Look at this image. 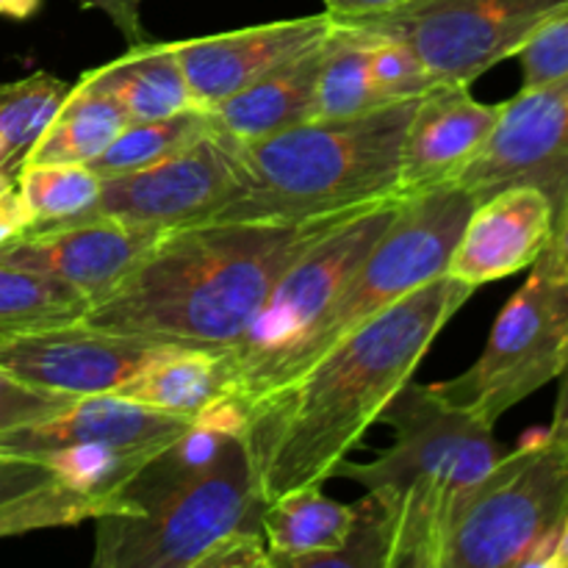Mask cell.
Here are the masks:
<instances>
[{"label": "cell", "mask_w": 568, "mask_h": 568, "mask_svg": "<svg viewBox=\"0 0 568 568\" xmlns=\"http://www.w3.org/2000/svg\"><path fill=\"white\" fill-rule=\"evenodd\" d=\"M471 294L455 277H436L244 405L239 436L264 505L336 475Z\"/></svg>", "instance_id": "1"}, {"label": "cell", "mask_w": 568, "mask_h": 568, "mask_svg": "<svg viewBox=\"0 0 568 568\" xmlns=\"http://www.w3.org/2000/svg\"><path fill=\"white\" fill-rule=\"evenodd\" d=\"M336 220L200 222L164 231L120 286L78 320L159 347L231 349L283 270Z\"/></svg>", "instance_id": "2"}, {"label": "cell", "mask_w": 568, "mask_h": 568, "mask_svg": "<svg viewBox=\"0 0 568 568\" xmlns=\"http://www.w3.org/2000/svg\"><path fill=\"white\" fill-rule=\"evenodd\" d=\"M94 519L98 568H266L264 499L239 430L197 419Z\"/></svg>", "instance_id": "3"}, {"label": "cell", "mask_w": 568, "mask_h": 568, "mask_svg": "<svg viewBox=\"0 0 568 568\" xmlns=\"http://www.w3.org/2000/svg\"><path fill=\"white\" fill-rule=\"evenodd\" d=\"M397 438L369 464L342 460L336 475L366 488L386 541V568H438L460 503L508 449L494 425L408 381L381 414Z\"/></svg>", "instance_id": "4"}, {"label": "cell", "mask_w": 568, "mask_h": 568, "mask_svg": "<svg viewBox=\"0 0 568 568\" xmlns=\"http://www.w3.org/2000/svg\"><path fill=\"white\" fill-rule=\"evenodd\" d=\"M416 100L244 142L231 136L236 186L211 222H311L399 197V150Z\"/></svg>", "instance_id": "5"}, {"label": "cell", "mask_w": 568, "mask_h": 568, "mask_svg": "<svg viewBox=\"0 0 568 568\" xmlns=\"http://www.w3.org/2000/svg\"><path fill=\"white\" fill-rule=\"evenodd\" d=\"M568 516V449L527 433L460 503L438 568H549Z\"/></svg>", "instance_id": "6"}, {"label": "cell", "mask_w": 568, "mask_h": 568, "mask_svg": "<svg viewBox=\"0 0 568 568\" xmlns=\"http://www.w3.org/2000/svg\"><path fill=\"white\" fill-rule=\"evenodd\" d=\"M399 200H383L342 216L283 270L244 336L227 349L233 403L239 408L283 381L288 361L325 320L361 261L392 225Z\"/></svg>", "instance_id": "7"}, {"label": "cell", "mask_w": 568, "mask_h": 568, "mask_svg": "<svg viewBox=\"0 0 568 568\" xmlns=\"http://www.w3.org/2000/svg\"><path fill=\"white\" fill-rule=\"evenodd\" d=\"M475 205L477 200L458 183H442L399 200L392 225L361 261L325 320L288 361L281 383L292 381L305 366L322 358L361 325L392 308L405 294L447 275L453 250Z\"/></svg>", "instance_id": "8"}, {"label": "cell", "mask_w": 568, "mask_h": 568, "mask_svg": "<svg viewBox=\"0 0 568 568\" xmlns=\"http://www.w3.org/2000/svg\"><path fill=\"white\" fill-rule=\"evenodd\" d=\"M197 419L116 394L75 397L64 410L0 436V455L50 466L87 491L114 494Z\"/></svg>", "instance_id": "9"}, {"label": "cell", "mask_w": 568, "mask_h": 568, "mask_svg": "<svg viewBox=\"0 0 568 568\" xmlns=\"http://www.w3.org/2000/svg\"><path fill=\"white\" fill-rule=\"evenodd\" d=\"M568 0H405L361 17H333L408 44L436 83H466L519 53Z\"/></svg>", "instance_id": "10"}, {"label": "cell", "mask_w": 568, "mask_h": 568, "mask_svg": "<svg viewBox=\"0 0 568 568\" xmlns=\"http://www.w3.org/2000/svg\"><path fill=\"white\" fill-rule=\"evenodd\" d=\"M568 347V286L532 270L505 303L480 358L458 377L433 383L438 397L497 425L514 405L560 375Z\"/></svg>", "instance_id": "11"}, {"label": "cell", "mask_w": 568, "mask_h": 568, "mask_svg": "<svg viewBox=\"0 0 568 568\" xmlns=\"http://www.w3.org/2000/svg\"><path fill=\"white\" fill-rule=\"evenodd\" d=\"M233 142L214 128L155 164L100 178L94 203L72 220H114L153 231H175L214 220L233 194Z\"/></svg>", "instance_id": "12"}, {"label": "cell", "mask_w": 568, "mask_h": 568, "mask_svg": "<svg viewBox=\"0 0 568 568\" xmlns=\"http://www.w3.org/2000/svg\"><path fill=\"white\" fill-rule=\"evenodd\" d=\"M453 183L480 200L510 186H532L552 203L555 222L568 209V78L521 89L503 103L480 153Z\"/></svg>", "instance_id": "13"}, {"label": "cell", "mask_w": 568, "mask_h": 568, "mask_svg": "<svg viewBox=\"0 0 568 568\" xmlns=\"http://www.w3.org/2000/svg\"><path fill=\"white\" fill-rule=\"evenodd\" d=\"M161 349L81 320L50 322L0 333V372L70 397L120 394Z\"/></svg>", "instance_id": "14"}, {"label": "cell", "mask_w": 568, "mask_h": 568, "mask_svg": "<svg viewBox=\"0 0 568 568\" xmlns=\"http://www.w3.org/2000/svg\"><path fill=\"white\" fill-rule=\"evenodd\" d=\"M164 231L114 220H70L33 225L0 247V264L48 275L94 300L120 286Z\"/></svg>", "instance_id": "15"}, {"label": "cell", "mask_w": 568, "mask_h": 568, "mask_svg": "<svg viewBox=\"0 0 568 568\" xmlns=\"http://www.w3.org/2000/svg\"><path fill=\"white\" fill-rule=\"evenodd\" d=\"M331 26L333 17L322 11L211 37L175 39V53L194 103L209 111L283 61L320 44Z\"/></svg>", "instance_id": "16"}, {"label": "cell", "mask_w": 568, "mask_h": 568, "mask_svg": "<svg viewBox=\"0 0 568 568\" xmlns=\"http://www.w3.org/2000/svg\"><path fill=\"white\" fill-rule=\"evenodd\" d=\"M503 103H480L466 83H436L416 100L399 150V197L453 183L480 153Z\"/></svg>", "instance_id": "17"}, {"label": "cell", "mask_w": 568, "mask_h": 568, "mask_svg": "<svg viewBox=\"0 0 568 568\" xmlns=\"http://www.w3.org/2000/svg\"><path fill=\"white\" fill-rule=\"evenodd\" d=\"M555 233V211L544 192L510 186L480 200L453 250L447 275L477 288L516 275L538 261Z\"/></svg>", "instance_id": "18"}, {"label": "cell", "mask_w": 568, "mask_h": 568, "mask_svg": "<svg viewBox=\"0 0 568 568\" xmlns=\"http://www.w3.org/2000/svg\"><path fill=\"white\" fill-rule=\"evenodd\" d=\"M322 53L325 39L209 109L216 131L244 142L316 120Z\"/></svg>", "instance_id": "19"}, {"label": "cell", "mask_w": 568, "mask_h": 568, "mask_svg": "<svg viewBox=\"0 0 568 568\" xmlns=\"http://www.w3.org/2000/svg\"><path fill=\"white\" fill-rule=\"evenodd\" d=\"M355 519L358 505L336 503L322 486L300 488L264 505L266 568H322L331 555L344 549Z\"/></svg>", "instance_id": "20"}, {"label": "cell", "mask_w": 568, "mask_h": 568, "mask_svg": "<svg viewBox=\"0 0 568 568\" xmlns=\"http://www.w3.org/2000/svg\"><path fill=\"white\" fill-rule=\"evenodd\" d=\"M116 397L203 419L216 405L233 403L231 355L227 349L164 347Z\"/></svg>", "instance_id": "21"}, {"label": "cell", "mask_w": 568, "mask_h": 568, "mask_svg": "<svg viewBox=\"0 0 568 568\" xmlns=\"http://www.w3.org/2000/svg\"><path fill=\"white\" fill-rule=\"evenodd\" d=\"M81 81L114 98L131 122L161 120L186 109H200L189 92L175 42L144 39L109 64L81 72Z\"/></svg>", "instance_id": "22"}, {"label": "cell", "mask_w": 568, "mask_h": 568, "mask_svg": "<svg viewBox=\"0 0 568 568\" xmlns=\"http://www.w3.org/2000/svg\"><path fill=\"white\" fill-rule=\"evenodd\" d=\"M128 122L114 98L78 78L26 164H89L120 136Z\"/></svg>", "instance_id": "23"}, {"label": "cell", "mask_w": 568, "mask_h": 568, "mask_svg": "<svg viewBox=\"0 0 568 568\" xmlns=\"http://www.w3.org/2000/svg\"><path fill=\"white\" fill-rule=\"evenodd\" d=\"M381 105L388 103H383L372 81L369 39L349 22L333 20L316 83V120H344Z\"/></svg>", "instance_id": "24"}, {"label": "cell", "mask_w": 568, "mask_h": 568, "mask_svg": "<svg viewBox=\"0 0 568 568\" xmlns=\"http://www.w3.org/2000/svg\"><path fill=\"white\" fill-rule=\"evenodd\" d=\"M116 510H125V503L116 494H94L53 477L44 486L0 503V538L53 530V527H75Z\"/></svg>", "instance_id": "25"}, {"label": "cell", "mask_w": 568, "mask_h": 568, "mask_svg": "<svg viewBox=\"0 0 568 568\" xmlns=\"http://www.w3.org/2000/svg\"><path fill=\"white\" fill-rule=\"evenodd\" d=\"M211 131H214V120L205 109H186L181 114L161 116V120L128 122L120 136L87 166L100 178L142 170V166L155 164V161L189 148Z\"/></svg>", "instance_id": "26"}, {"label": "cell", "mask_w": 568, "mask_h": 568, "mask_svg": "<svg viewBox=\"0 0 568 568\" xmlns=\"http://www.w3.org/2000/svg\"><path fill=\"white\" fill-rule=\"evenodd\" d=\"M70 89L72 83L42 70L20 81H0V148L14 172L26 164L28 153L53 122Z\"/></svg>", "instance_id": "27"}, {"label": "cell", "mask_w": 568, "mask_h": 568, "mask_svg": "<svg viewBox=\"0 0 568 568\" xmlns=\"http://www.w3.org/2000/svg\"><path fill=\"white\" fill-rule=\"evenodd\" d=\"M87 305V297L67 283L0 264V333L78 320Z\"/></svg>", "instance_id": "28"}, {"label": "cell", "mask_w": 568, "mask_h": 568, "mask_svg": "<svg viewBox=\"0 0 568 568\" xmlns=\"http://www.w3.org/2000/svg\"><path fill=\"white\" fill-rule=\"evenodd\" d=\"M14 183L31 227L72 220L100 194V175L87 164H22Z\"/></svg>", "instance_id": "29"}, {"label": "cell", "mask_w": 568, "mask_h": 568, "mask_svg": "<svg viewBox=\"0 0 568 568\" xmlns=\"http://www.w3.org/2000/svg\"><path fill=\"white\" fill-rule=\"evenodd\" d=\"M366 39H369L372 81L383 103L416 100L436 87V78L408 44L399 39L375 37V33H366Z\"/></svg>", "instance_id": "30"}, {"label": "cell", "mask_w": 568, "mask_h": 568, "mask_svg": "<svg viewBox=\"0 0 568 568\" xmlns=\"http://www.w3.org/2000/svg\"><path fill=\"white\" fill-rule=\"evenodd\" d=\"M516 55L525 75L521 89H536L568 78V11L544 22Z\"/></svg>", "instance_id": "31"}, {"label": "cell", "mask_w": 568, "mask_h": 568, "mask_svg": "<svg viewBox=\"0 0 568 568\" xmlns=\"http://www.w3.org/2000/svg\"><path fill=\"white\" fill-rule=\"evenodd\" d=\"M75 397L37 388L0 372V436L33 425L64 410Z\"/></svg>", "instance_id": "32"}, {"label": "cell", "mask_w": 568, "mask_h": 568, "mask_svg": "<svg viewBox=\"0 0 568 568\" xmlns=\"http://www.w3.org/2000/svg\"><path fill=\"white\" fill-rule=\"evenodd\" d=\"M55 475L50 466L39 464L31 458H11V455H0V503L11 497H20V494L31 491V488L44 486Z\"/></svg>", "instance_id": "33"}, {"label": "cell", "mask_w": 568, "mask_h": 568, "mask_svg": "<svg viewBox=\"0 0 568 568\" xmlns=\"http://www.w3.org/2000/svg\"><path fill=\"white\" fill-rule=\"evenodd\" d=\"M87 9L103 11L111 20V26L122 33L131 44L144 42L142 28V6L144 0H78Z\"/></svg>", "instance_id": "34"}, {"label": "cell", "mask_w": 568, "mask_h": 568, "mask_svg": "<svg viewBox=\"0 0 568 568\" xmlns=\"http://www.w3.org/2000/svg\"><path fill=\"white\" fill-rule=\"evenodd\" d=\"M28 227H31V216H28L20 192H17V183H0V247Z\"/></svg>", "instance_id": "35"}, {"label": "cell", "mask_w": 568, "mask_h": 568, "mask_svg": "<svg viewBox=\"0 0 568 568\" xmlns=\"http://www.w3.org/2000/svg\"><path fill=\"white\" fill-rule=\"evenodd\" d=\"M532 270L547 272L555 281L566 283L568 286V209L564 211L558 222H555V233L549 239L547 250L538 255V261L532 264Z\"/></svg>", "instance_id": "36"}, {"label": "cell", "mask_w": 568, "mask_h": 568, "mask_svg": "<svg viewBox=\"0 0 568 568\" xmlns=\"http://www.w3.org/2000/svg\"><path fill=\"white\" fill-rule=\"evenodd\" d=\"M555 381L560 383L558 403H555V419H552V425L547 427V433L555 438V442L564 444V447L568 449V347H566L564 366H560V375L555 377Z\"/></svg>", "instance_id": "37"}, {"label": "cell", "mask_w": 568, "mask_h": 568, "mask_svg": "<svg viewBox=\"0 0 568 568\" xmlns=\"http://www.w3.org/2000/svg\"><path fill=\"white\" fill-rule=\"evenodd\" d=\"M331 17H361L375 14V11L392 9V6L405 3V0H322Z\"/></svg>", "instance_id": "38"}, {"label": "cell", "mask_w": 568, "mask_h": 568, "mask_svg": "<svg viewBox=\"0 0 568 568\" xmlns=\"http://www.w3.org/2000/svg\"><path fill=\"white\" fill-rule=\"evenodd\" d=\"M42 0H0V17L6 20H31Z\"/></svg>", "instance_id": "39"}, {"label": "cell", "mask_w": 568, "mask_h": 568, "mask_svg": "<svg viewBox=\"0 0 568 568\" xmlns=\"http://www.w3.org/2000/svg\"><path fill=\"white\" fill-rule=\"evenodd\" d=\"M549 568H568V516L564 521V530H560L558 547H555L552 560H549Z\"/></svg>", "instance_id": "40"}, {"label": "cell", "mask_w": 568, "mask_h": 568, "mask_svg": "<svg viewBox=\"0 0 568 568\" xmlns=\"http://www.w3.org/2000/svg\"><path fill=\"white\" fill-rule=\"evenodd\" d=\"M14 178H17L14 166H11V161L6 159L3 148H0V183H6V181H14Z\"/></svg>", "instance_id": "41"}]
</instances>
